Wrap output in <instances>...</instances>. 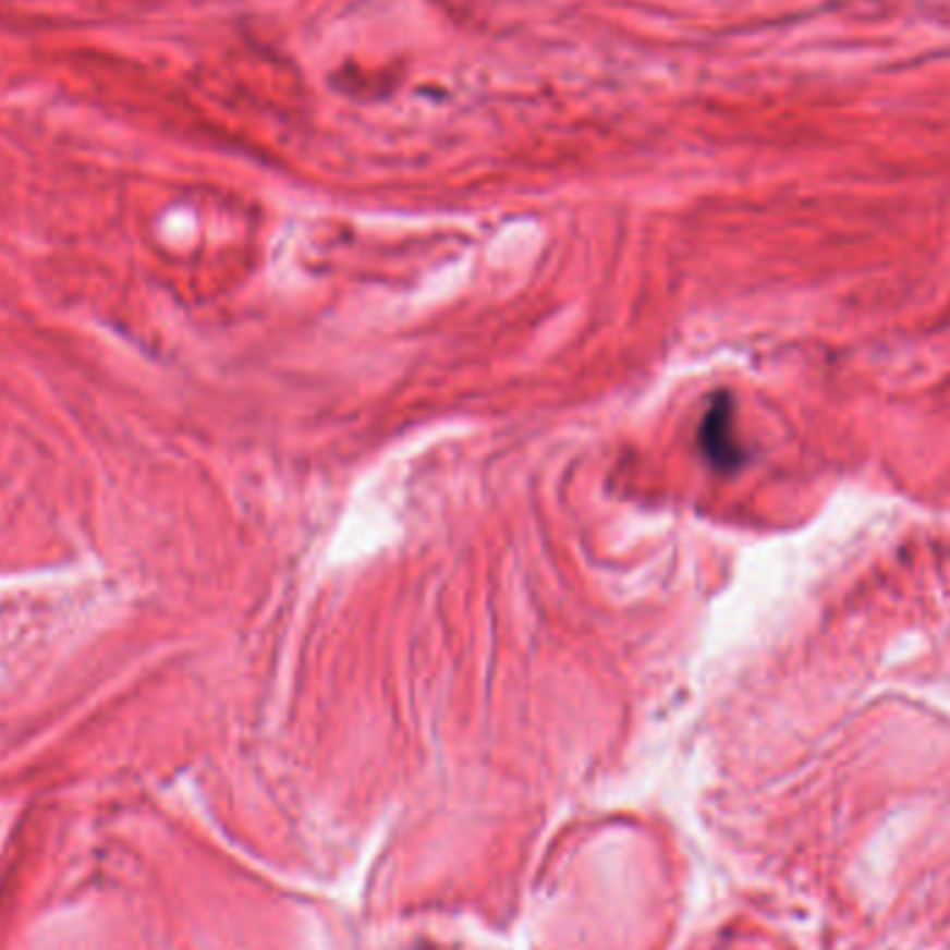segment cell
Masks as SVG:
<instances>
[{
  "label": "cell",
  "instance_id": "6da1fadb",
  "mask_svg": "<svg viewBox=\"0 0 950 950\" xmlns=\"http://www.w3.org/2000/svg\"><path fill=\"white\" fill-rule=\"evenodd\" d=\"M701 444L717 467L740 464V451H736L734 434H731V406L726 398H717V403L706 414L704 428H701Z\"/></svg>",
  "mask_w": 950,
  "mask_h": 950
}]
</instances>
